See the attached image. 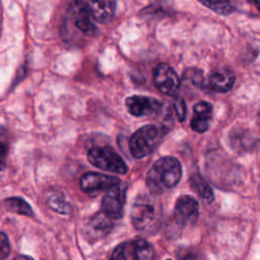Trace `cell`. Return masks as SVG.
<instances>
[{"label": "cell", "instance_id": "obj_1", "mask_svg": "<svg viewBox=\"0 0 260 260\" xmlns=\"http://www.w3.org/2000/svg\"><path fill=\"white\" fill-rule=\"evenodd\" d=\"M182 176L180 161L173 156H164L156 160L147 173L146 184L152 194H160L175 187Z\"/></svg>", "mask_w": 260, "mask_h": 260}, {"label": "cell", "instance_id": "obj_2", "mask_svg": "<svg viewBox=\"0 0 260 260\" xmlns=\"http://www.w3.org/2000/svg\"><path fill=\"white\" fill-rule=\"evenodd\" d=\"M169 129L167 125H145L134 132L129 141V149L135 158L149 154L162 140Z\"/></svg>", "mask_w": 260, "mask_h": 260}, {"label": "cell", "instance_id": "obj_3", "mask_svg": "<svg viewBox=\"0 0 260 260\" xmlns=\"http://www.w3.org/2000/svg\"><path fill=\"white\" fill-rule=\"evenodd\" d=\"M89 162L104 171L124 175L128 168L122 157L110 146H94L88 150Z\"/></svg>", "mask_w": 260, "mask_h": 260}, {"label": "cell", "instance_id": "obj_4", "mask_svg": "<svg viewBox=\"0 0 260 260\" xmlns=\"http://www.w3.org/2000/svg\"><path fill=\"white\" fill-rule=\"evenodd\" d=\"M67 12L73 24L81 32L90 37L96 34V26L84 0H67Z\"/></svg>", "mask_w": 260, "mask_h": 260}, {"label": "cell", "instance_id": "obj_5", "mask_svg": "<svg viewBox=\"0 0 260 260\" xmlns=\"http://www.w3.org/2000/svg\"><path fill=\"white\" fill-rule=\"evenodd\" d=\"M131 219L133 225L138 231H146L154 225L157 219V213L149 198L140 196L136 199L132 207Z\"/></svg>", "mask_w": 260, "mask_h": 260}, {"label": "cell", "instance_id": "obj_6", "mask_svg": "<svg viewBox=\"0 0 260 260\" xmlns=\"http://www.w3.org/2000/svg\"><path fill=\"white\" fill-rule=\"evenodd\" d=\"M152 80L156 88L170 96H175L180 89L181 80L175 70L168 64L160 63L152 70Z\"/></svg>", "mask_w": 260, "mask_h": 260}, {"label": "cell", "instance_id": "obj_7", "mask_svg": "<svg viewBox=\"0 0 260 260\" xmlns=\"http://www.w3.org/2000/svg\"><path fill=\"white\" fill-rule=\"evenodd\" d=\"M125 106L128 112L134 117L157 116L164 111L165 105L150 96L145 95H131L126 99Z\"/></svg>", "mask_w": 260, "mask_h": 260}, {"label": "cell", "instance_id": "obj_8", "mask_svg": "<svg viewBox=\"0 0 260 260\" xmlns=\"http://www.w3.org/2000/svg\"><path fill=\"white\" fill-rule=\"evenodd\" d=\"M118 185H120V180L118 178L100 173H86L80 179L81 190L90 195L100 191L109 190Z\"/></svg>", "mask_w": 260, "mask_h": 260}, {"label": "cell", "instance_id": "obj_9", "mask_svg": "<svg viewBox=\"0 0 260 260\" xmlns=\"http://www.w3.org/2000/svg\"><path fill=\"white\" fill-rule=\"evenodd\" d=\"M125 203V189L119 185L107 190L103 201L102 211L110 216L112 219H116L122 216L123 207Z\"/></svg>", "mask_w": 260, "mask_h": 260}, {"label": "cell", "instance_id": "obj_10", "mask_svg": "<svg viewBox=\"0 0 260 260\" xmlns=\"http://www.w3.org/2000/svg\"><path fill=\"white\" fill-rule=\"evenodd\" d=\"M199 214L198 202L189 195H182L175 205V216L183 224L193 223Z\"/></svg>", "mask_w": 260, "mask_h": 260}, {"label": "cell", "instance_id": "obj_11", "mask_svg": "<svg viewBox=\"0 0 260 260\" xmlns=\"http://www.w3.org/2000/svg\"><path fill=\"white\" fill-rule=\"evenodd\" d=\"M213 107L208 102L197 103L193 108V118L190 122V127L193 131L203 133L208 130L212 119Z\"/></svg>", "mask_w": 260, "mask_h": 260}, {"label": "cell", "instance_id": "obj_12", "mask_svg": "<svg viewBox=\"0 0 260 260\" xmlns=\"http://www.w3.org/2000/svg\"><path fill=\"white\" fill-rule=\"evenodd\" d=\"M86 4L94 20L107 23L112 20L116 11V0H86Z\"/></svg>", "mask_w": 260, "mask_h": 260}, {"label": "cell", "instance_id": "obj_13", "mask_svg": "<svg viewBox=\"0 0 260 260\" xmlns=\"http://www.w3.org/2000/svg\"><path fill=\"white\" fill-rule=\"evenodd\" d=\"M235 74L228 69H217L208 77V87L215 92H226L235 83Z\"/></svg>", "mask_w": 260, "mask_h": 260}, {"label": "cell", "instance_id": "obj_14", "mask_svg": "<svg viewBox=\"0 0 260 260\" xmlns=\"http://www.w3.org/2000/svg\"><path fill=\"white\" fill-rule=\"evenodd\" d=\"M190 184L193 190L206 202L210 203L213 201V191L211 187L208 185V183L198 174L193 175L190 178Z\"/></svg>", "mask_w": 260, "mask_h": 260}, {"label": "cell", "instance_id": "obj_15", "mask_svg": "<svg viewBox=\"0 0 260 260\" xmlns=\"http://www.w3.org/2000/svg\"><path fill=\"white\" fill-rule=\"evenodd\" d=\"M112 218L108 216L103 211L100 213H96L89 222L90 230L98 234V235H105L107 234L111 228H112Z\"/></svg>", "mask_w": 260, "mask_h": 260}, {"label": "cell", "instance_id": "obj_16", "mask_svg": "<svg viewBox=\"0 0 260 260\" xmlns=\"http://www.w3.org/2000/svg\"><path fill=\"white\" fill-rule=\"evenodd\" d=\"M133 245L135 260H153L154 251L146 241L138 239L133 241Z\"/></svg>", "mask_w": 260, "mask_h": 260}, {"label": "cell", "instance_id": "obj_17", "mask_svg": "<svg viewBox=\"0 0 260 260\" xmlns=\"http://www.w3.org/2000/svg\"><path fill=\"white\" fill-rule=\"evenodd\" d=\"M204 6L218 14H230L235 10L231 0H199Z\"/></svg>", "mask_w": 260, "mask_h": 260}, {"label": "cell", "instance_id": "obj_18", "mask_svg": "<svg viewBox=\"0 0 260 260\" xmlns=\"http://www.w3.org/2000/svg\"><path fill=\"white\" fill-rule=\"evenodd\" d=\"M110 260H135L133 241L122 243L117 246L114 249Z\"/></svg>", "mask_w": 260, "mask_h": 260}, {"label": "cell", "instance_id": "obj_19", "mask_svg": "<svg viewBox=\"0 0 260 260\" xmlns=\"http://www.w3.org/2000/svg\"><path fill=\"white\" fill-rule=\"evenodd\" d=\"M48 204L52 209L59 213H70L72 209L71 205L59 193L51 194L48 198Z\"/></svg>", "mask_w": 260, "mask_h": 260}, {"label": "cell", "instance_id": "obj_20", "mask_svg": "<svg viewBox=\"0 0 260 260\" xmlns=\"http://www.w3.org/2000/svg\"><path fill=\"white\" fill-rule=\"evenodd\" d=\"M6 205L10 210L17 212L19 214H23V215H27V216L32 215V209L21 198H18V197L8 198L6 200Z\"/></svg>", "mask_w": 260, "mask_h": 260}, {"label": "cell", "instance_id": "obj_21", "mask_svg": "<svg viewBox=\"0 0 260 260\" xmlns=\"http://www.w3.org/2000/svg\"><path fill=\"white\" fill-rule=\"evenodd\" d=\"M8 154V139L5 130L0 127V170H3L6 166Z\"/></svg>", "mask_w": 260, "mask_h": 260}, {"label": "cell", "instance_id": "obj_22", "mask_svg": "<svg viewBox=\"0 0 260 260\" xmlns=\"http://www.w3.org/2000/svg\"><path fill=\"white\" fill-rule=\"evenodd\" d=\"M184 78L189 80L192 84L202 87L204 85V76L201 70L187 69L184 73Z\"/></svg>", "mask_w": 260, "mask_h": 260}, {"label": "cell", "instance_id": "obj_23", "mask_svg": "<svg viewBox=\"0 0 260 260\" xmlns=\"http://www.w3.org/2000/svg\"><path fill=\"white\" fill-rule=\"evenodd\" d=\"M10 252L8 238L4 233L0 232V260H5Z\"/></svg>", "mask_w": 260, "mask_h": 260}, {"label": "cell", "instance_id": "obj_24", "mask_svg": "<svg viewBox=\"0 0 260 260\" xmlns=\"http://www.w3.org/2000/svg\"><path fill=\"white\" fill-rule=\"evenodd\" d=\"M174 108H175V112H176V115L179 119V121H184L185 120V117H186V104L184 102L183 99H178L176 100L175 104H174Z\"/></svg>", "mask_w": 260, "mask_h": 260}, {"label": "cell", "instance_id": "obj_25", "mask_svg": "<svg viewBox=\"0 0 260 260\" xmlns=\"http://www.w3.org/2000/svg\"><path fill=\"white\" fill-rule=\"evenodd\" d=\"M13 260H34V259L28 256H25V255H19V256L15 257Z\"/></svg>", "mask_w": 260, "mask_h": 260}, {"label": "cell", "instance_id": "obj_26", "mask_svg": "<svg viewBox=\"0 0 260 260\" xmlns=\"http://www.w3.org/2000/svg\"><path fill=\"white\" fill-rule=\"evenodd\" d=\"M248 1L253 3L259 9V11H260V0H248Z\"/></svg>", "mask_w": 260, "mask_h": 260}, {"label": "cell", "instance_id": "obj_27", "mask_svg": "<svg viewBox=\"0 0 260 260\" xmlns=\"http://www.w3.org/2000/svg\"><path fill=\"white\" fill-rule=\"evenodd\" d=\"M259 121H260V112H259Z\"/></svg>", "mask_w": 260, "mask_h": 260}]
</instances>
